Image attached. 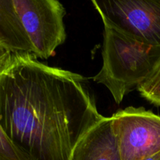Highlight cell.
<instances>
[{"mask_svg":"<svg viewBox=\"0 0 160 160\" xmlns=\"http://www.w3.org/2000/svg\"><path fill=\"white\" fill-rule=\"evenodd\" d=\"M102 117L81 74L29 53L12 54L0 70V125L28 160H70Z\"/></svg>","mask_w":160,"mask_h":160,"instance_id":"1","label":"cell"},{"mask_svg":"<svg viewBox=\"0 0 160 160\" xmlns=\"http://www.w3.org/2000/svg\"><path fill=\"white\" fill-rule=\"evenodd\" d=\"M102 22L103 63L93 81L106 86L120 104L151 74L160 59V48L142 43Z\"/></svg>","mask_w":160,"mask_h":160,"instance_id":"2","label":"cell"},{"mask_svg":"<svg viewBox=\"0 0 160 160\" xmlns=\"http://www.w3.org/2000/svg\"><path fill=\"white\" fill-rule=\"evenodd\" d=\"M36 58L47 59L56 54L67 38L63 18L66 9L57 0H12Z\"/></svg>","mask_w":160,"mask_h":160,"instance_id":"3","label":"cell"},{"mask_svg":"<svg viewBox=\"0 0 160 160\" xmlns=\"http://www.w3.org/2000/svg\"><path fill=\"white\" fill-rule=\"evenodd\" d=\"M111 128L122 160H145L160 152V116L145 108L120 109Z\"/></svg>","mask_w":160,"mask_h":160,"instance_id":"4","label":"cell"},{"mask_svg":"<svg viewBox=\"0 0 160 160\" xmlns=\"http://www.w3.org/2000/svg\"><path fill=\"white\" fill-rule=\"evenodd\" d=\"M102 21L123 34L160 48V0L92 1Z\"/></svg>","mask_w":160,"mask_h":160,"instance_id":"5","label":"cell"},{"mask_svg":"<svg viewBox=\"0 0 160 160\" xmlns=\"http://www.w3.org/2000/svg\"><path fill=\"white\" fill-rule=\"evenodd\" d=\"M111 117H103L76 144L70 160H122L111 128Z\"/></svg>","mask_w":160,"mask_h":160,"instance_id":"6","label":"cell"},{"mask_svg":"<svg viewBox=\"0 0 160 160\" xmlns=\"http://www.w3.org/2000/svg\"><path fill=\"white\" fill-rule=\"evenodd\" d=\"M0 44L12 54L34 55V48L12 0H0Z\"/></svg>","mask_w":160,"mask_h":160,"instance_id":"7","label":"cell"},{"mask_svg":"<svg viewBox=\"0 0 160 160\" xmlns=\"http://www.w3.org/2000/svg\"><path fill=\"white\" fill-rule=\"evenodd\" d=\"M138 90L147 101L160 107V59L151 74L138 88Z\"/></svg>","mask_w":160,"mask_h":160,"instance_id":"8","label":"cell"},{"mask_svg":"<svg viewBox=\"0 0 160 160\" xmlns=\"http://www.w3.org/2000/svg\"><path fill=\"white\" fill-rule=\"evenodd\" d=\"M0 160H28L16 148L0 125Z\"/></svg>","mask_w":160,"mask_h":160,"instance_id":"9","label":"cell"},{"mask_svg":"<svg viewBox=\"0 0 160 160\" xmlns=\"http://www.w3.org/2000/svg\"><path fill=\"white\" fill-rule=\"evenodd\" d=\"M11 55H12V53L9 52L0 44V70L6 65Z\"/></svg>","mask_w":160,"mask_h":160,"instance_id":"10","label":"cell"},{"mask_svg":"<svg viewBox=\"0 0 160 160\" xmlns=\"http://www.w3.org/2000/svg\"><path fill=\"white\" fill-rule=\"evenodd\" d=\"M145 160H160V152H159L156 153V154L153 155L151 157L148 158V159Z\"/></svg>","mask_w":160,"mask_h":160,"instance_id":"11","label":"cell"}]
</instances>
